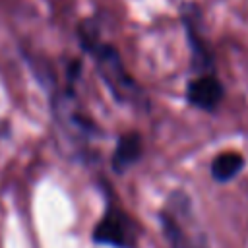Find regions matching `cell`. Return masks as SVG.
<instances>
[{
  "label": "cell",
  "mask_w": 248,
  "mask_h": 248,
  "mask_svg": "<svg viewBox=\"0 0 248 248\" xmlns=\"http://www.w3.org/2000/svg\"><path fill=\"white\" fill-rule=\"evenodd\" d=\"M93 240L97 244H108L114 248H134L136 227L132 219L120 209H108L95 227Z\"/></svg>",
  "instance_id": "1"
},
{
  "label": "cell",
  "mask_w": 248,
  "mask_h": 248,
  "mask_svg": "<svg viewBox=\"0 0 248 248\" xmlns=\"http://www.w3.org/2000/svg\"><path fill=\"white\" fill-rule=\"evenodd\" d=\"M186 99L190 105H194L198 108L211 110L223 99V85L213 76H200L188 83Z\"/></svg>",
  "instance_id": "2"
},
{
  "label": "cell",
  "mask_w": 248,
  "mask_h": 248,
  "mask_svg": "<svg viewBox=\"0 0 248 248\" xmlns=\"http://www.w3.org/2000/svg\"><path fill=\"white\" fill-rule=\"evenodd\" d=\"M141 155V138L138 134H124L118 138L116 149L112 153V169L116 172L128 170Z\"/></svg>",
  "instance_id": "3"
},
{
  "label": "cell",
  "mask_w": 248,
  "mask_h": 248,
  "mask_svg": "<svg viewBox=\"0 0 248 248\" xmlns=\"http://www.w3.org/2000/svg\"><path fill=\"white\" fill-rule=\"evenodd\" d=\"M244 165V159L240 153H234V151H227V153H221L213 159L211 163V176L219 182H225V180H231Z\"/></svg>",
  "instance_id": "4"
}]
</instances>
